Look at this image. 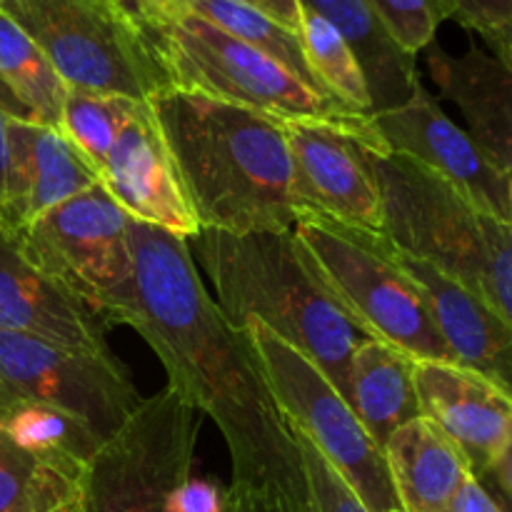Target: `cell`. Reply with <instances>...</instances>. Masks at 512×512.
I'll list each match as a JSON object with an SVG mask.
<instances>
[{
  "label": "cell",
  "mask_w": 512,
  "mask_h": 512,
  "mask_svg": "<svg viewBox=\"0 0 512 512\" xmlns=\"http://www.w3.org/2000/svg\"><path fill=\"white\" fill-rule=\"evenodd\" d=\"M395 43L410 55H418L435 40L445 10L440 0H368Z\"/></svg>",
  "instance_id": "29"
},
{
  "label": "cell",
  "mask_w": 512,
  "mask_h": 512,
  "mask_svg": "<svg viewBox=\"0 0 512 512\" xmlns=\"http://www.w3.org/2000/svg\"><path fill=\"white\" fill-rule=\"evenodd\" d=\"M258 13L268 15L270 20L280 23L283 28L300 33V18H303V5L300 0H238Z\"/></svg>",
  "instance_id": "34"
},
{
  "label": "cell",
  "mask_w": 512,
  "mask_h": 512,
  "mask_svg": "<svg viewBox=\"0 0 512 512\" xmlns=\"http://www.w3.org/2000/svg\"><path fill=\"white\" fill-rule=\"evenodd\" d=\"M395 512H400V510H395Z\"/></svg>",
  "instance_id": "41"
},
{
  "label": "cell",
  "mask_w": 512,
  "mask_h": 512,
  "mask_svg": "<svg viewBox=\"0 0 512 512\" xmlns=\"http://www.w3.org/2000/svg\"><path fill=\"white\" fill-rule=\"evenodd\" d=\"M380 153L403 155L448 180L485 213L512 218V175L495 168L475 140L423 88L398 108L368 115Z\"/></svg>",
  "instance_id": "14"
},
{
  "label": "cell",
  "mask_w": 512,
  "mask_h": 512,
  "mask_svg": "<svg viewBox=\"0 0 512 512\" xmlns=\"http://www.w3.org/2000/svg\"><path fill=\"white\" fill-rule=\"evenodd\" d=\"M225 495L228 490L220 488L215 480L190 475L175 488L170 508L173 512H225Z\"/></svg>",
  "instance_id": "32"
},
{
  "label": "cell",
  "mask_w": 512,
  "mask_h": 512,
  "mask_svg": "<svg viewBox=\"0 0 512 512\" xmlns=\"http://www.w3.org/2000/svg\"><path fill=\"white\" fill-rule=\"evenodd\" d=\"M393 245V243H390ZM395 250V248H393ZM400 268L418 285L450 363L485 375L510 393L512 323L485 300L433 265L395 250Z\"/></svg>",
  "instance_id": "17"
},
{
  "label": "cell",
  "mask_w": 512,
  "mask_h": 512,
  "mask_svg": "<svg viewBox=\"0 0 512 512\" xmlns=\"http://www.w3.org/2000/svg\"><path fill=\"white\" fill-rule=\"evenodd\" d=\"M53 512H83L80 510V500L75 498L73 503H68V505H63V508H58V510H53Z\"/></svg>",
  "instance_id": "39"
},
{
  "label": "cell",
  "mask_w": 512,
  "mask_h": 512,
  "mask_svg": "<svg viewBox=\"0 0 512 512\" xmlns=\"http://www.w3.org/2000/svg\"><path fill=\"white\" fill-rule=\"evenodd\" d=\"M415 393L425 420L458 448L470 475L510 498L512 393L445 360H415Z\"/></svg>",
  "instance_id": "13"
},
{
  "label": "cell",
  "mask_w": 512,
  "mask_h": 512,
  "mask_svg": "<svg viewBox=\"0 0 512 512\" xmlns=\"http://www.w3.org/2000/svg\"><path fill=\"white\" fill-rule=\"evenodd\" d=\"M15 3H18V0H0V13H8Z\"/></svg>",
  "instance_id": "40"
},
{
  "label": "cell",
  "mask_w": 512,
  "mask_h": 512,
  "mask_svg": "<svg viewBox=\"0 0 512 512\" xmlns=\"http://www.w3.org/2000/svg\"><path fill=\"white\" fill-rule=\"evenodd\" d=\"M93 185H98L95 170L58 128L8 120V183L0 208L5 233L18 235L35 218Z\"/></svg>",
  "instance_id": "18"
},
{
  "label": "cell",
  "mask_w": 512,
  "mask_h": 512,
  "mask_svg": "<svg viewBox=\"0 0 512 512\" xmlns=\"http://www.w3.org/2000/svg\"><path fill=\"white\" fill-rule=\"evenodd\" d=\"M128 370L110 350L83 353L0 330V405L33 403L83 420L100 440L140 405Z\"/></svg>",
  "instance_id": "11"
},
{
  "label": "cell",
  "mask_w": 512,
  "mask_h": 512,
  "mask_svg": "<svg viewBox=\"0 0 512 512\" xmlns=\"http://www.w3.org/2000/svg\"><path fill=\"white\" fill-rule=\"evenodd\" d=\"M298 215L313 213L380 233L383 203L370 165L368 115L283 120Z\"/></svg>",
  "instance_id": "12"
},
{
  "label": "cell",
  "mask_w": 512,
  "mask_h": 512,
  "mask_svg": "<svg viewBox=\"0 0 512 512\" xmlns=\"http://www.w3.org/2000/svg\"><path fill=\"white\" fill-rule=\"evenodd\" d=\"M8 115L0 110V208L5 200V183H8Z\"/></svg>",
  "instance_id": "35"
},
{
  "label": "cell",
  "mask_w": 512,
  "mask_h": 512,
  "mask_svg": "<svg viewBox=\"0 0 512 512\" xmlns=\"http://www.w3.org/2000/svg\"><path fill=\"white\" fill-rule=\"evenodd\" d=\"M85 465L25 448L0 430V512H53L80 495Z\"/></svg>",
  "instance_id": "23"
},
{
  "label": "cell",
  "mask_w": 512,
  "mask_h": 512,
  "mask_svg": "<svg viewBox=\"0 0 512 512\" xmlns=\"http://www.w3.org/2000/svg\"><path fill=\"white\" fill-rule=\"evenodd\" d=\"M188 10L205 18L208 23L218 25L220 30H225L233 38L243 40L245 45L263 53L265 58L275 60L280 68L288 70L290 75H295L300 83L308 85L318 95L330 98L323 85L318 83V78H315L313 68L308 65L300 33L283 28L280 23L270 20L268 15L258 13V10L248 8L238 0H195V3H190Z\"/></svg>",
  "instance_id": "25"
},
{
  "label": "cell",
  "mask_w": 512,
  "mask_h": 512,
  "mask_svg": "<svg viewBox=\"0 0 512 512\" xmlns=\"http://www.w3.org/2000/svg\"><path fill=\"white\" fill-rule=\"evenodd\" d=\"M188 248L213 283V303L235 330L265 325L345 398L350 355L368 335L315 280L293 228L255 233L200 228Z\"/></svg>",
  "instance_id": "3"
},
{
  "label": "cell",
  "mask_w": 512,
  "mask_h": 512,
  "mask_svg": "<svg viewBox=\"0 0 512 512\" xmlns=\"http://www.w3.org/2000/svg\"><path fill=\"white\" fill-rule=\"evenodd\" d=\"M148 103L200 228H293L298 208L283 120L175 85Z\"/></svg>",
  "instance_id": "2"
},
{
  "label": "cell",
  "mask_w": 512,
  "mask_h": 512,
  "mask_svg": "<svg viewBox=\"0 0 512 512\" xmlns=\"http://www.w3.org/2000/svg\"><path fill=\"white\" fill-rule=\"evenodd\" d=\"M0 330L83 353H105L98 313L50 275L35 268L13 238L0 228Z\"/></svg>",
  "instance_id": "16"
},
{
  "label": "cell",
  "mask_w": 512,
  "mask_h": 512,
  "mask_svg": "<svg viewBox=\"0 0 512 512\" xmlns=\"http://www.w3.org/2000/svg\"><path fill=\"white\" fill-rule=\"evenodd\" d=\"M300 5L318 13L348 43L368 85L370 115L408 103L423 88L415 55L395 43L368 0H300Z\"/></svg>",
  "instance_id": "20"
},
{
  "label": "cell",
  "mask_w": 512,
  "mask_h": 512,
  "mask_svg": "<svg viewBox=\"0 0 512 512\" xmlns=\"http://www.w3.org/2000/svg\"><path fill=\"white\" fill-rule=\"evenodd\" d=\"M190 3H195V0H165V8H168V18H173V15L188 10ZM168 18H165V20H168ZM160 23H163V20H160Z\"/></svg>",
  "instance_id": "37"
},
{
  "label": "cell",
  "mask_w": 512,
  "mask_h": 512,
  "mask_svg": "<svg viewBox=\"0 0 512 512\" xmlns=\"http://www.w3.org/2000/svg\"><path fill=\"white\" fill-rule=\"evenodd\" d=\"M383 203L380 233L395 250L433 265L512 323V230L433 170L370 150Z\"/></svg>",
  "instance_id": "4"
},
{
  "label": "cell",
  "mask_w": 512,
  "mask_h": 512,
  "mask_svg": "<svg viewBox=\"0 0 512 512\" xmlns=\"http://www.w3.org/2000/svg\"><path fill=\"white\" fill-rule=\"evenodd\" d=\"M293 233L315 280L368 338L415 360L450 363L418 285L400 268L383 233L313 213L298 215Z\"/></svg>",
  "instance_id": "5"
},
{
  "label": "cell",
  "mask_w": 512,
  "mask_h": 512,
  "mask_svg": "<svg viewBox=\"0 0 512 512\" xmlns=\"http://www.w3.org/2000/svg\"><path fill=\"white\" fill-rule=\"evenodd\" d=\"M115 3H120L125 10H130V13H133L135 18L143 20V10H145L143 0H115Z\"/></svg>",
  "instance_id": "38"
},
{
  "label": "cell",
  "mask_w": 512,
  "mask_h": 512,
  "mask_svg": "<svg viewBox=\"0 0 512 512\" xmlns=\"http://www.w3.org/2000/svg\"><path fill=\"white\" fill-rule=\"evenodd\" d=\"M448 512H505V508L493 498V493L478 478H473L468 473L463 478V483H460L458 493L450 500Z\"/></svg>",
  "instance_id": "33"
},
{
  "label": "cell",
  "mask_w": 512,
  "mask_h": 512,
  "mask_svg": "<svg viewBox=\"0 0 512 512\" xmlns=\"http://www.w3.org/2000/svg\"><path fill=\"white\" fill-rule=\"evenodd\" d=\"M138 330L168 373V388L213 418L238 483L273 485L305 503L293 433L275 405L243 330H235L198 273L188 240L130 220Z\"/></svg>",
  "instance_id": "1"
},
{
  "label": "cell",
  "mask_w": 512,
  "mask_h": 512,
  "mask_svg": "<svg viewBox=\"0 0 512 512\" xmlns=\"http://www.w3.org/2000/svg\"><path fill=\"white\" fill-rule=\"evenodd\" d=\"M0 110H3V113L8 115V118H13V120H33V118H30L28 110H25V105L20 103V100L15 98L13 93H10L8 85H5L3 80H0ZM33 123H35V120H33Z\"/></svg>",
  "instance_id": "36"
},
{
  "label": "cell",
  "mask_w": 512,
  "mask_h": 512,
  "mask_svg": "<svg viewBox=\"0 0 512 512\" xmlns=\"http://www.w3.org/2000/svg\"><path fill=\"white\" fill-rule=\"evenodd\" d=\"M203 413L175 390L140 400L128 423L88 460L83 512H173L175 488L193 475Z\"/></svg>",
  "instance_id": "8"
},
{
  "label": "cell",
  "mask_w": 512,
  "mask_h": 512,
  "mask_svg": "<svg viewBox=\"0 0 512 512\" xmlns=\"http://www.w3.org/2000/svg\"><path fill=\"white\" fill-rule=\"evenodd\" d=\"M445 18H453L468 33L480 35L490 53L512 65V0H440Z\"/></svg>",
  "instance_id": "30"
},
{
  "label": "cell",
  "mask_w": 512,
  "mask_h": 512,
  "mask_svg": "<svg viewBox=\"0 0 512 512\" xmlns=\"http://www.w3.org/2000/svg\"><path fill=\"white\" fill-rule=\"evenodd\" d=\"M345 400L383 450L400 425L420 418L415 358L383 340H363L350 355Z\"/></svg>",
  "instance_id": "22"
},
{
  "label": "cell",
  "mask_w": 512,
  "mask_h": 512,
  "mask_svg": "<svg viewBox=\"0 0 512 512\" xmlns=\"http://www.w3.org/2000/svg\"><path fill=\"white\" fill-rule=\"evenodd\" d=\"M383 458L400 512H448L470 473L458 448L423 415L385 440Z\"/></svg>",
  "instance_id": "21"
},
{
  "label": "cell",
  "mask_w": 512,
  "mask_h": 512,
  "mask_svg": "<svg viewBox=\"0 0 512 512\" xmlns=\"http://www.w3.org/2000/svg\"><path fill=\"white\" fill-rule=\"evenodd\" d=\"M95 175L110 198L138 223L185 240L200 230L148 100H135Z\"/></svg>",
  "instance_id": "15"
},
{
  "label": "cell",
  "mask_w": 512,
  "mask_h": 512,
  "mask_svg": "<svg viewBox=\"0 0 512 512\" xmlns=\"http://www.w3.org/2000/svg\"><path fill=\"white\" fill-rule=\"evenodd\" d=\"M225 498H228L225 500V512H308L305 503L290 498L273 485L233 480Z\"/></svg>",
  "instance_id": "31"
},
{
  "label": "cell",
  "mask_w": 512,
  "mask_h": 512,
  "mask_svg": "<svg viewBox=\"0 0 512 512\" xmlns=\"http://www.w3.org/2000/svg\"><path fill=\"white\" fill-rule=\"evenodd\" d=\"M3 15L33 38L68 90L150 100L173 85L150 30L115 0H18Z\"/></svg>",
  "instance_id": "6"
},
{
  "label": "cell",
  "mask_w": 512,
  "mask_h": 512,
  "mask_svg": "<svg viewBox=\"0 0 512 512\" xmlns=\"http://www.w3.org/2000/svg\"><path fill=\"white\" fill-rule=\"evenodd\" d=\"M148 30L175 88L195 90L280 120L355 115L190 10L148 25Z\"/></svg>",
  "instance_id": "10"
},
{
  "label": "cell",
  "mask_w": 512,
  "mask_h": 512,
  "mask_svg": "<svg viewBox=\"0 0 512 512\" xmlns=\"http://www.w3.org/2000/svg\"><path fill=\"white\" fill-rule=\"evenodd\" d=\"M425 63L440 95L458 105L465 133L495 168L512 175V65L475 43L453 55L435 40L425 48Z\"/></svg>",
  "instance_id": "19"
},
{
  "label": "cell",
  "mask_w": 512,
  "mask_h": 512,
  "mask_svg": "<svg viewBox=\"0 0 512 512\" xmlns=\"http://www.w3.org/2000/svg\"><path fill=\"white\" fill-rule=\"evenodd\" d=\"M285 423L303 433L370 512L400 510L383 450L328 378L260 323L243 328Z\"/></svg>",
  "instance_id": "7"
},
{
  "label": "cell",
  "mask_w": 512,
  "mask_h": 512,
  "mask_svg": "<svg viewBox=\"0 0 512 512\" xmlns=\"http://www.w3.org/2000/svg\"><path fill=\"white\" fill-rule=\"evenodd\" d=\"M300 40L305 58L325 93L355 115H370V95L363 70L350 53L348 43L325 23L318 13L303 8L300 18Z\"/></svg>",
  "instance_id": "26"
},
{
  "label": "cell",
  "mask_w": 512,
  "mask_h": 512,
  "mask_svg": "<svg viewBox=\"0 0 512 512\" xmlns=\"http://www.w3.org/2000/svg\"><path fill=\"white\" fill-rule=\"evenodd\" d=\"M130 220L98 183L55 205L10 238L35 268L90 305L108 328H115L125 323L133 305Z\"/></svg>",
  "instance_id": "9"
},
{
  "label": "cell",
  "mask_w": 512,
  "mask_h": 512,
  "mask_svg": "<svg viewBox=\"0 0 512 512\" xmlns=\"http://www.w3.org/2000/svg\"><path fill=\"white\" fill-rule=\"evenodd\" d=\"M133 98L123 95H98L68 90L63 110H60L58 130L73 143L90 168H98L110 143L118 135L120 125L133 108Z\"/></svg>",
  "instance_id": "27"
},
{
  "label": "cell",
  "mask_w": 512,
  "mask_h": 512,
  "mask_svg": "<svg viewBox=\"0 0 512 512\" xmlns=\"http://www.w3.org/2000/svg\"><path fill=\"white\" fill-rule=\"evenodd\" d=\"M290 428V425H288ZM295 448L300 455V468L305 480V508L308 512H370L355 490L338 475V470L318 453L313 443L290 428Z\"/></svg>",
  "instance_id": "28"
},
{
  "label": "cell",
  "mask_w": 512,
  "mask_h": 512,
  "mask_svg": "<svg viewBox=\"0 0 512 512\" xmlns=\"http://www.w3.org/2000/svg\"><path fill=\"white\" fill-rule=\"evenodd\" d=\"M0 80L40 125L58 128L68 85L25 30L0 13Z\"/></svg>",
  "instance_id": "24"
}]
</instances>
